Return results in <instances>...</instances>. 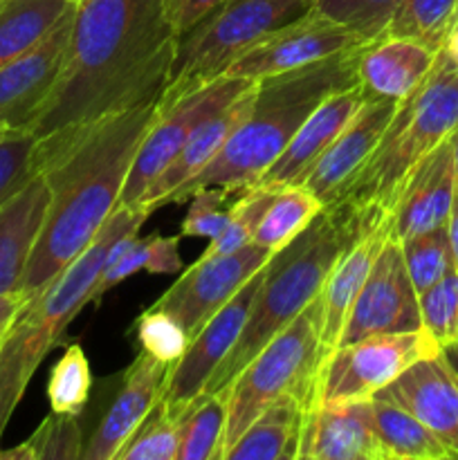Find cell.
Here are the masks:
<instances>
[{
  "label": "cell",
  "instance_id": "obj_27",
  "mask_svg": "<svg viewBox=\"0 0 458 460\" xmlns=\"http://www.w3.org/2000/svg\"><path fill=\"white\" fill-rule=\"evenodd\" d=\"M304 416V404L295 398L277 400L238 436L223 460H299Z\"/></svg>",
  "mask_w": 458,
  "mask_h": 460
},
{
  "label": "cell",
  "instance_id": "obj_47",
  "mask_svg": "<svg viewBox=\"0 0 458 460\" xmlns=\"http://www.w3.org/2000/svg\"><path fill=\"white\" fill-rule=\"evenodd\" d=\"M443 49L449 54V58H452V61L458 66V25L454 27V31L449 34L447 43H445Z\"/></svg>",
  "mask_w": 458,
  "mask_h": 460
},
{
  "label": "cell",
  "instance_id": "obj_14",
  "mask_svg": "<svg viewBox=\"0 0 458 460\" xmlns=\"http://www.w3.org/2000/svg\"><path fill=\"white\" fill-rule=\"evenodd\" d=\"M362 45H366L362 36L310 9L305 16L287 22L250 52L238 57L223 76L260 81L274 75L301 70Z\"/></svg>",
  "mask_w": 458,
  "mask_h": 460
},
{
  "label": "cell",
  "instance_id": "obj_26",
  "mask_svg": "<svg viewBox=\"0 0 458 460\" xmlns=\"http://www.w3.org/2000/svg\"><path fill=\"white\" fill-rule=\"evenodd\" d=\"M184 270L182 256H180V236H151L139 238L137 232L126 234L108 252L106 268L99 274L90 301L99 304L106 292L119 286L121 281L130 279L137 272L148 274H178Z\"/></svg>",
  "mask_w": 458,
  "mask_h": 460
},
{
  "label": "cell",
  "instance_id": "obj_31",
  "mask_svg": "<svg viewBox=\"0 0 458 460\" xmlns=\"http://www.w3.org/2000/svg\"><path fill=\"white\" fill-rule=\"evenodd\" d=\"M321 200L313 191H308L304 184L281 189L269 200L251 243L274 254V252L283 250L290 241H295L321 214Z\"/></svg>",
  "mask_w": 458,
  "mask_h": 460
},
{
  "label": "cell",
  "instance_id": "obj_35",
  "mask_svg": "<svg viewBox=\"0 0 458 460\" xmlns=\"http://www.w3.org/2000/svg\"><path fill=\"white\" fill-rule=\"evenodd\" d=\"M92 389V371L79 344H70L48 377V402L52 413L81 416Z\"/></svg>",
  "mask_w": 458,
  "mask_h": 460
},
{
  "label": "cell",
  "instance_id": "obj_38",
  "mask_svg": "<svg viewBox=\"0 0 458 460\" xmlns=\"http://www.w3.org/2000/svg\"><path fill=\"white\" fill-rule=\"evenodd\" d=\"M274 193L277 191H268V189L259 187L245 189V191L236 198V205H233L232 218H229L227 227H225L218 236L211 238L200 259L229 254V252H236L241 250V247L250 245L251 238H254L256 227H259L260 218H263L265 209H268Z\"/></svg>",
  "mask_w": 458,
  "mask_h": 460
},
{
  "label": "cell",
  "instance_id": "obj_10",
  "mask_svg": "<svg viewBox=\"0 0 458 460\" xmlns=\"http://www.w3.org/2000/svg\"><path fill=\"white\" fill-rule=\"evenodd\" d=\"M254 84L256 81L250 79L220 76V79L211 81L205 88H198L196 93L187 94L171 106H160V115L155 117L146 137L135 153V160L130 164L128 178H126L124 191L119 198V207H137L153 180L171 164V160L178 155L193 130L207 117L232 103Z\"/></svg>",
  "mask_w": 458,
  "mask_h": 460
},
{
  "label": "cell",
  "instance_id": "obj_29",
  "mask_svg": "<svg viewBox=\"0 0 458 460\" xmlns=\"http://www.w3.org/2000/svg\"><path fill=\"white\" fill-rule=\"evenodd\" d=\"M373 427L389 460H447L445 445L413 413L384 398H368Z\"/></svg>",
  "mask_w": 458,
  "mask_h": 460
},
{
  "label": "cell",
  "instance_id": "obj_7",
  "mask_svg": "<svg viewBox=\"0 0 458 460\" xmlns=\"http://www.w3.org/2000/svg\"><path fill=\"white\" fill-rule=\"evenodd\" d=\"M330 353L323 344L321 305L314 299L295 322L277 332L229 385L223 456L254 418L277 400L295 398L305 411L317 407L323 364Z\"/></svg>",
  "mask_w": 458,
  "mask_h": 460
},
{
  "label": "cell",
  "instance_id": "obj_46",
  "mask_svg": "<svg viewBox=\"0 0 458 460\" xmlns=\"http://www.w3.org/2000/svg\"><path fill=\"white\" fill-rule=\"evenodd\" d=\"M440 353H443V358L447 359V364L454 368V373H456V376H458V341H452V344H445L443 349H440Z\"/></svg>",
  "mask_w": 458,
  "mask_h": 460
},
{
  "label": "cell",
  "instance_id": "obj_37",
  "mask_svg": "<svg viewBox=\"0 0 458 460\" xmlns=\"http://www.w3.org/2000/svg\"><path fill=\"white\" fill-rule=\"evenodd\" d=\"M400 3L402 0H313V12L373 43L384 36Z\"/></svg>",
  "mask_w": 458,
  "mask_h": 460
},
{
  "label": "cell",
  "instance_id": "obj_33",
  "mask_svg": "<svg viewBox=\"0 0 458 460\" xmlns=\"http://www.w3.org/2000/svg\"><path fill=\"white\" fill-rule=\"evenodd\" d=\"M76 418L52 413L25 443L13 449L0 447V460H81L85 443Z\"/></svg>",
  "mask_w": 458,
  "mask_h": 460
},
{
  "label": "cell",
  "instance_id": "obj_5",
  "mask_svg": "<svg viewBox=\"0 0 458 460\" xmlns=\"http://www.w3.org/2000/svg\"><path fill=\"white\" fill-rule=\"evenodd\" d=\"M151 211L144 207H117L92 243L36 292L12 326L0 337V443L31 377L49 350L61 344L63 331L81 308L106 268L108 252L126 234L139 232Z\"/></svg>",
  "mask_w": 458,
  "mask_h": 460
},
{
  "label": "cell",
  "instance_id": "obj_19",
  "mask_svg": "<svg viewBox=\"0 0 458 460\" xmlns=\"http://www.w3.org/2000/svg\"><path fill=\"white\" fill-rule=\"evenodd\" d=\"M299 458L389 460L373 427L368 400L323 402L305 411Z\"/></svg>",
  "mask_w": 458,
  "mask_h": 460
},
{
  "label": "cell",
  "instance_id": "obj_17",
  "mask_svg": "<svg viewBox=\"0 0 458 460\" xmlns=\"http://www.w3.org/2000/svg\"><path fill=\"white\" fill-rule=\"evenodd\" d=\"M366 93L362 85L353 84L348 88H341L323 99L308 119L301 124L295 137L286 146V151L277 157L272 166L263 173V178L254 184L268 191H281L287 187H299L308 178L323 153L330 148V144L339 137L341 130L348 126L355 112L362 108Z\"/></svg>",
  "mask_w": 458,
  "mask_h": 460
},
{
  "label": "cell",
  "instance_id": "obj_36",
  "mask_svg": "<svg viewBox=\"0 0 458 460\" xmlns=\"http://www.w3.org/2000/svg\"><path fill=\"white\" fill-rule=\"evenodd\" d=\"M178 447V418L169 411L164 402L157 400L155 407L121 445L115 460H175Z\"/></svg>",
  "mask_w": 458,
  "mask_h": 460
},
{
  "label": "cell",
  "instance_id": "obj_34",
  "mask_svg": "<svg viewBox=\"0 0 458 460\" xmlns=\"http://www.w3.org/2000/svg\"><path fill=\"white\" fill-rule=\"evenodd\" d=\"M398 243L402 247L404 265H407L418 296L456 268L447 225H440V227L416 234V236H409Z\"/></svg>",
  "mask_w": 458,
  "mask_h": 460
},
{
  "label": "cell",
  "instance_id": "obj_23",
  "mask_svg": "<svg viewBox=\"0 0 458 460\" xmlns=\"http://www.w3.org/2000/svg\"><path fill=\"white\" fill-rule=\"evenodd\" d=\"M48 180L36 173L0 205V296L21 290L49 207Z\"/></svg>",
  "mask_w": 458,
  "mask_h": 460
},
{
  "label": "cell",
  "instance_id": "obj_30",
  "mask_svg": "<svg viewBox=\"0 0 458 460\" xmlns=\"http://www.w3.org/2000/svg\"><path fill=\"white\" fill-rule=\"evenodd\" d=\"M227 422V391H205L178 416L175 460H220Z\"/></svg>",
  "mask_w": 458,
  "mask_h": 460
},
{
  "label": "cell",
  "instance_id": "obj_45",
  "mask_svg": "<svg viewBox=\"0 0 458 460\" xmlns=\"http://www.w3.org/2000/svg\"><path fill=\"white\" fill-rule=\"evenodd\" d=\"M447 232H449V243H452L454 263H456V270H458V184H456V193H454L452 214H449V220H447Z\"/></svg>",
  "mask_w": 458,
  "mask_h": 460
},
{
  "label": "cell",
  "instance_id": "obj_24",
  "mask_svg": "<svg viewBox=\"0 0 458 460\" xmlns=\"http://www.w3.org/2000/svg\"><path fill=\"white\" fill-rule=\"evenodd\" d=\"M438 52L407 39H382L366 43L359 52L357 84L366 97L407 99L434 67Z\"/></svg>",
  "mask_w": 458,
  "mask_h": 460
},
{
  "label": "cell",
  "instance_id": "obj_9",
  "mask_svg": "<svg viewBox=\"0 0 458 460\" xmlns=\"http://www.w3.org/2000/svg\"><path fill=\"white\" fill-rule=\"evenodd\" d=\"M438 353L440 344L427 328L384 332L348 346H337L323 364L319 404L373 398L411 364Z\"/></svg>",
  "mask_w": 458,
  "mask_h": 460
},
{
  "label": "cell",
  "instance_id": "obj_4",
  "mask_svg": "<svg viewBox=\"0 0 458 460\" xmlns=\"http://www.w3.org/2000/svg\"><path fill=\"white\" fill-rule=\"evenodd\" d=\"M368 229L344 202L323 207L321 214L265 265L245 328L236 346L209 380L205 391H227L251 358L319 296L328 272L339 256Z\"/></svg>",
  "mask_w": 458,
  "mask_h": 460
},
{
  "label": "cell",
  "instance_id": "obj_22",
  "mask_svg": "<svg viewBox=\"0 0 458 460\" xmlns=\"http://www.w3.org/2000/svg\"><path fill=\"white\" fill-rule=\"evenodd\" d=\"M259 84V81H256ZM256 84L250 90L241 94L238 99H233L232 103H227L225 108H220L218 112L207 117L200 126L191 133V137L184 142V146L180 148L178 155L171 160V164L153 180L151 187L146 189V193L142 196L137 207H144L153 214L160 207L169 205L173 193L178 189H182L189 180L196 178L216 155L225 148L227 139L232 137L233 130L238 128L242 119L250 112L251 102H254L256 94Z\"/></svg>",
  "mask_w": 458,
  "mask_h": 460
},
{
  "label": "cell",
  "instance_id": "obj_11",
  "mask_svg": "<svg viewBox=\"0 0 458 460\" xmlns=\"http://www.w3.org/2000/svg\"><path fill=\"white\" fill-rule=\"evenodd\" d=\"M265 268H260L196 335L189 340L187 350L182 358L169 368L164 389H162L160 402L169 407L175 418L193 402L200 394H205L207 385L218 371L220 364L236 346L242 328H245L247 314L254 304L259 288L263 283Z\"/></svg>",
  "mask_w": 458,
  "mask_h": 460
},
{
  "label": "cell",
  "instance_id": "obj_25",
  "mask_svg": "<svg viewBox=\"0 0 458 460\" xmlns=\"http://www.w3.org/2000/svg\"><path fill=\"white\" fill-rule=\"evenodd\" d=\"M389 236V223L368 229L339 256V261L328 272L317 299L321 305L323 344L330 350L337 349L350 308H353L355 299H357L359 290H362L364 281Z\"/></svg>",
  "mask_w": 458,
  "mask_h": 460
},
{
  "label": "cell",
  "instance_id": "obj_40",
  "mask_svg": "<svg viewBox=\"0 0 458 460\" xmlns=\"http://www.w3.org/2000/svg\"><path fill=\"white\" fill-rule=\"evenodd\" d=\"M135 340L142 353L169 367H173L182 358L189 346V335L180 326L178 319L153 305L135 322Z\"/></svg>",
  "mask_w": 458,
  "mask_h": 460
},
{
  "label": "cell",
  "instance_id": "obj_44",
  "mask_svg": "<svg viewBox=\"0 0 458 460\" xmlns=\"http://www.w3.org/2000/svg\"><path fill=\"white\" fill-rule=\"evenodd\" d=\"M25 304H27V299L21 295V292L0 296V337H3L4 331L12 326V322L16 319V314L21 313L22 305Z\"/></svg>",
  "mask_w": 458,
  "mask_h": 460
},
{
  "label": "cell",
  "instance_id": "obj_49",
  "mask_svg": "<svg viewBox=\"0 0 458 460\" xmlns=\"http://www.w3.org/2000/svg\"><path fill=\"white\" fill-rule=\"evenodd\" d=\"M70 3H79V0H70Z\"/></svg>",
  "mask_w": 458,
  "mask_h": 460
},
{
  "label": "cell",
  "instance_id": "obj_16",
  "mask_svg": "<svg viewBox=\"0 0 458 460\" xmlns=\"http://www.w3.org/2000/svg\"><path fill=\"white\" fill-rule=\"evenodd\" d=\"M398 103L400 102L377 97L364 99L362 108L355 112L348 126L314 164L308 178L304 180V187L313 191L323 207L335 205L350 187V182L357 178L371 153L380 144L389 121L393 119Z\"/></svg>",
  "mask_w": 458,
  "mask_h": 460
},
{
  "label": "cell",
  "instance_id": "obj_39",
  "mask_svg": "<svg viewBox=\"0 0 458 460\" xmlns=\"http://www.w3.org/2000/svg\"><path fill=\"white\" fill-rule=\"evenodd\" d=\"M242 191H232L225 187H205L191 193V205H189L187 216L180 227V236H193V238H211L218 236L225 227H227L229 218H232L233 205L236 198Z\"/></svg>",
  "mask_w": 458,
  "mask_h": 460
},
{
  "label": "cell",
  "instance_id": "obj_21",
  "mask_svg": "<svg viewBox=\"0 0 458 460\" xmlns=\"http://www.w3.org/2000/svg\"><path fill=\"white\" fill-rule=\"evenodd\" d=\"M169 368V364L139 350L135 362L124 371L115 400L85 443L81 460H115L121 445L160 400Z\"/></svg>",
  "mask_w": 458,
  "mask_h": 460
},
{
  "label": "cell",
  "instance_id": "obj_48",
  "mask_svg": "<svg viewBox=\"0 0 458 460\" xmlns=\"http://www.w3.org/2000/svg\"><path fill=\"white\" fill-rule=\"evenodd\" d=\"M454 169H456V184H458V130L454 135Z\"/></svg>",
  "mask_w": 458,
  "mask_h": 460
},
{
  "label": "cell",
  "instance_id": "obj_43",
  "mask_svg": "<svg viewBox=\"0 0 458 460\" xmlns=\"http://www.w3.org/2000/svg\"><path fill=\"white\" fill-rule=\"evenodd\" d=\"M160 3L166 22H169L175 39H178V36L193 30L198 22L205 21L211 12H216L227 0H160Z\"/></svg>",
  "mask_w": 458,
  "mask_h": 460
},
{
  "label": "cell",
  "instance_id": "obj_8",
  "mask_svg": "<svg viewBox=\"0 0 458 460\" xmlns=\"http://www.w3.org/2000/svg\"><path fill=\"white\" fill-rule=\"evenodd\" d=\"M313 0H227L205 21L175 40L169 79L160 106L166 108L187 94L220 79L229 66L251 48L305 16Z\"/></svg>",
  "mask_w": 458,
  "mask_h": 460
},
{
  "label": "cell",
  "instance_id": "obj_15",
  "mask_svg": "<svg viewBox=\"0 0 458 460\" xmlns=\"http://www.w3.org/2000/svg\"><path fill=\"white\" fill-rule=\"evenodd\" d=\"M75 9L25 54L0 67V133L30 130L52 94L70 43Z\"/></svg>",
  "mask_w": 458,
  "mask_h": 460
},
{
  "label": "cell",
  "instance_id": "obj_32",
  "mask_svg": "<svg viewBox=\"0 0 458 460\" xmlns=\"http://www.w3.org/2000/svg\"><path fill=\"white\" fill-rule=\"evenodd\" d=\"M458 25V0H402L384 36L407 39L440 52Z\"/></svg>",
  "mask_w": 458,
  "mask_h": 460
},
{
  "label": "cell",
  "instance_id": "obj_2",
  "mask_svg": "<svg viewBox=\"0 0 458 460\" xmlns=\"http://www.w3.org/2000/svg\"><path fill=\"white\" fill-rule=\"evenodd\" d=\"M160 99L103 115L63 137L36 142V171L45 175L52 198L18 290L27 301L97 238L119 207L135 153L160 115Z\"/></svg>",
  "mask_w": 458,
  "mask_h": 460
},
{
  "label": "cell",
  "instance_id": "obj_3",
  "mask_svg": "<svg viewBox=\"0 0 458 460\" xmlns=\"http://www.w3.org/2000/svg\"><path fill=\"white\" fill-rule=\"evenodd\" d=\"M362 48L348 49L301 70L260 79L250 112L227 139L223 151L196 178L178 189L171 202L189 200L191 193L205 187H225L232 191L254 187L286 151L310 112L332 93L357 84Z\"/></svg>",
  "mask_w": 458,
  "mask_h": 460
},
{
  "label": "cell",
  "instance_id": "obj_6",
  "mask_svg": "<svg viewBox=\"0 0 458 460\" xmlns=\"http://www.w3.org/2000/svg\"><path fill=\"white\" fill-rule=\"evenodd\" d=\"M456 130L458 66L440 49L427 79L398 103L380 144L337 202L348 205L364 229L386 225L411 171Z\"/></svg>",
  "mask_w": 458,
  "mask_h": 460
},
{
  "label": "cell",
  "instance_id": "obj_41",
  "mask_svg": "<svg viewBox=\"0 0 458 460\" xmlns=\"http://www.w3.org/2000/svg\"><path fill=\"white\" fill-rule=\"evenodd\" d=\"M422 328L431 332L443 349L445 344L458 341V270L445 274L436 286L420 296Z\"/></svg>",
  "mask_w": 458,
  "mask_h": 460
},
{
  "label": "cell",
  "instance_id": "obj_18",
  "mask_svg": "<svg viewBox=\"0 0 458 460\" xmlns=\"http://www.w3.org/2000/svg\"><path fill=\"white\" fill-rule=\"evenodd\" d=\"M375 395L413 413L458 458V376L443 353L411 364Z\"/></svg>",
  "mask_w": 458,
  "mask_h": 460
},
{
  "label": "cell",
  "instance_id": "obj_28",
  "mask_svg": "<svg viewBox=\"0 0 458 460\" xmlns=\"http://www.w3.org/2000/svg\"><path fill=\"white\" fill-rule=\"evenodd\" d=\"M75 4L70 0H0V67L39 45Z\"/></svg>",
  "mask_w": 458,
  "mask_h": 460
},
{
  "label": "cell",
  "instance_id": "obj_12",
  "mask_svg": "<svg viewBox=\"0 0 458 460\" xmlns=\"http://www.w3.org/2000/svg\"><path fill=\"white\" fill-rule=\"evenodd\" d=\"M272 259V252L250 243L229 254L198 259L153 304L178 319L189 340Z\"/></svg>",
  "mask_w": 458,
  "mask_h": 460
},
{
  "label": "cell",
  "instance_id": "obj_50",
  "mask_svg": "<svg viewBox=\"0 0 458 460\" xmlns=\"http://www.w3.org/2000/svg\"><path fill=\"white\" fill-rule=\"evenodd\" d=\"M3 135H7V133H0V137H3Z\"/></svg>",
  "mask_w": 458,
  "mask_h": 460
},
{
  "label": "cell",
  "instance_id": "obj_42",
  "mask_svg": "<svg viewBox=\"0 0 458 460\" xmlns=\"http://www.w3.org/2000/svg\"><path fill=\"white\" fill-rule=\"evenodd\" d=\"M34 155L36 137L31 130H13L0 137V205L39 173Z\"/></svg>",
  "mask_w": 458,
  "mask_h": 460
},
{
  "label": "cell",
  "instance_id": "obj_13",
  "mask_svg": "<svg viewBox=\"0 0 458 460\" xmlns=\"http://www.w3.org/2000/svg\"><path fill=\"white\" fill-rule=\"evenodd\" d=\"M420 328V299L404 265L402 247L389 236L350 308L337 346L355 344L371 335Z\"/></svg>",
  "mask_w": 458,
  "mask_h": 460
},
{
  "label": "cell",
  "instance_id": "obj_1",
  "mask_svg": "<svg viewBox=\"0 0 458 460\" xmlns=\"http://www.w3.org/2000/svg\"><path fill=\"white\" fill-rule=\"evenodd\" d=\"M175 40L160 0H79L61 76L30 128L36 142L162 97Z\"/></svg>",
  "mask_w": 458,
  "mask_h": 460
},
{
  "label": "cell",
  "instance_id": "obj_20",
  "mask_svg": "<svg viewBox=\"0 0 458 460\" xmlns=\"http://www.w3.org/2000/svg\"><path fill=\"white\" fill-rule=\"evenodd\" d=\"M456 193L454 135L429 153L404 182L389 216V232L395 241L447 225Z\"/></svg>",
  "mask_w": 458,
  "mask_h": 460
}]
</instances>
